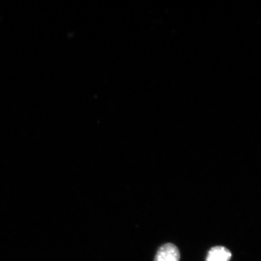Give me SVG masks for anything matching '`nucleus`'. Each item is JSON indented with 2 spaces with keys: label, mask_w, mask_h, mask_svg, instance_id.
<instances>
[{
  "label": "nucleus",
  "mask_w": 261,
  "mask_h": 261,
  "mask_svg": "<svg viewBox=\"0 0 261 261\" xmlns=\"http://www.w3.org/2000/svg\"><path fill=\"white\" fill-rule=\"evenodd\" d=\"M231 253L227 248L223 246H216L208 252L206 261H229Z\"/></svg>",
  "instance_id": "nucleus-2"
},
{
  "label": "nucleus",
  "mask_w": 261,
  "mask_h": 261,
  "mask_svg": "<svg viewBox=\"0 0 261 261\" xmlns=\"http://www.w3.org/2000/svg\"><path fill=\"white\" fill-rule=\"evenodd\" d=\"M179 257L178 248L174 244L167 243L160 248L154 261H179Z\"/></svg>",
  "instance_id": "nucleus-1"
}]
</instances>
